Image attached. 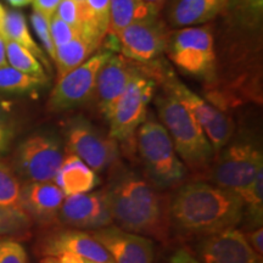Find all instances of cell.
<instances>
[{"instance_id": "6da1fadb", "label": "cell", "mask_w": 263, "mask_h": 263, "mask_svg": "<svg viewBox=\"0 0 263 263\" xmlns=\"http://www.w3.org/2000/svg\"><path fill=\"white\" fill-rule=\"evenodd\" d=\"M104 188L118 228L166 242L170 236L168 203L139 173L116 162Z\"/></svg>"}, {"instance_id": "7a4b0ae2", "label": "cell", "mask_w": 263, "mask_h": 263, "mask_svg": "<svg viewBox=\"0 0 263 263\" xmlns=\"http://www.w3.org/2000/svg\"><path fill=\"white\" fill-rule=\"evenodd\" d=\"M241 196L210 182L195 180L177 188L168 203L170 224L188 235H212L242 221Z\"/></svg>"}, {"instance_id": "3957f363", "label": "cell", "mask_w": 263, "mask_h": 263, "mask_svg": "<svg viewBox=\"0 0 263 263\" xmlns=\"http://www.w3.org/2000/svg\"><path fill=\"white\" fill-rule=\"evenodd\" d=\"M155 107L183 163L193 173L205 176L216 153L195 117L178 99L166 90L156 95Z\"/></svg>"}, {"instance_id": "277c9868", "label": "cell", "mask_w": 263, "mask_h": 263, "mask_svg": "<svg viewBox=\"0 0 263 263\" xmlns=\"http://www.w3.org/2000/svg\"><path fill=\"white\" fill-rule=\"evenodd\" d=\"M134 139L149 182L157 190L177 189L185 183L188 170L174 149L168 132L155 117L147 115Z\"/></svg>"}, {"instance_id": "5b68a950", "label": "cell", "mask_w": 263, "mask_h": 263, "mask_svg": "<svg viewBox=\"0 0 263 263\" xmlns=\"http://www.w3.org/2000/svg\"><path fill=\"white\" fill-rule=\"evenodd\" d=\"M263 172L262 147L249 136H233L215 155L209 179L219 188L241 194Z\"/></svg>"}, {"instance_id": "8992f818", "label": "cell", "mask_w": 263, "mask_h": 263, "mask_svg": "<svg viewBox=\"0 0 263 263\" xmlns=\"http://www.w3.org/2000/svg\"><path fill=\"white\" fill-rule=\"evenodd\" d=\"M177 67L194 76L212 74L216 67L215 37L211 26L200 25L170 32L166 51Z\"/></svg>"}, {"instance_id": "52a82bcc", "label": "cell", "mask_w": 263, "mask_h": 263, "mask_svg": "<svg viewBox=\"0 0 263 263\" xmlns=\"http://www.w3.org/2000/svg\"><path fill=\"white\" fill-rule=\"evenodd\" d=\"M155 80H162L163 90L168 91L174 98L178 99L192 112L197 123L205 132L207 139L210 140L216 154L229 143L235 133V124L228 114L194 93L170 72L166 73L157 72Z\"/></svg>"}, {"instance_id": "ba28073f", "label": "cell", "mask_w": 263, "mask_h": 263, "mask_svg": "<svg viewBox=\"0 0 263 263\" xmlns=\"http://www.w3.org/2000/svg\"><path fill=\"white\" fill-rule=\"evenodd\" d=\"M156 90V81L143 71L128 85L124 93L118 98L111 108L106 120L108 121V134L116 141L129 143L136 138V133L146 120L147 107Z\"/></svg>"}, {"instance_id": "9c48e42d", "label": "cell", "mask_w": 263, "mask_h": 263, "mask_svg": "<svg viewBox=\"0 0 263 263\" xmlns=\"http://www.w3.org/2000/svg\"><path fill=\"white\" fill-rule=\"evenodd\" d=\"M65 137L67 153L80 157L94 172H104L118 162V141L83 116L67 121Z\"/></svg>"}, {"instance_id": "30bf717a", "label": "cell", "mask_w": 263, "mask_h": 263, "mask_svg": "<svg viewBox=\"0 0 263 263\" xmlns=\"http://www.w3.org/2000/svg\"><path fill=\"white\" fill-rule=\"evenodd\" d=\"M64 159L60 138L49 133L33 134L16 149L12 170L26 183L54 182Z\"/></svg>"}, {"instance_id": "8fae6325", "label": "cell", "mask_w": 263, "mask_h": 263, "mask_svg": "<svg viewBox=\"0 0 263 263\" xmlns=\"http://www.w3.org/2000/svg\"><path fill=\"white\" fill-rule=\"evenodd\" d=\"M110 55V51L94 54L83 64L58 80L47 103L48 111L66 112L93 100L98 72Z\"/></svg>"}, {"instance_id": "7c38bea8", "label": "cell", "mask_w": 263, "mask_h": 263, "mask_svg": "<svg viewBox=\"0 0 263 263\" xmlns=\"http://www.w3.org/2000/svg\"><path fill=\"white\" fill-rule=\"evenodd\" d=\"M170 32L167 22L155 15L127 26L114 35L124 58L138 64H147L166 51Z\"/></svg>"}, {"instance_id": "4fadbf2b", "label": "cell", "mask_w": 263, "mask_h": 263, "mask_svg": "<svg viewBox=\"0 0 263 263\" xmlns=\"http://www.w3.org/2000/svg\"><path fill=\"white\" fill-rule=\"evenodd\" d=\"M59 222L78 230H98L112 224L104 189L66 196L59 212Z\"/></svg>"}, {"instance_id": "5bb4252c", "label": "cell", "mask_w": 263, "mask_h": 263, "mask_svg": "<svg viewBox=\"0 0 263 263\" xmlns=\"http://www.w3.org/2000/svg\"><path fill=\"white\" fill-rule=\"evenodd\" d=\"M141 72L134 61L118 55L111 54L104 62L98 72L93 99L105 118L110 115L118 98Z\"/></svg>"}, {"instance_id": "9a60e30c", "label": "cell", "mask_w": 263, "mask_h": 263, "mask_svg": "<svg viewBox=\"0 0 263 263\" xmlns=\"http://www.w3.org/2000/svg\"><path fill=\"white\" fill-rule=\"evenodd\" d=\"M38 252L42 256L71 254L99 263H115L110 254L89 232L78 229H54L38 242Z\"/></svg>"}, {"instance_id": "2e32d148", "label": "cell", "mask_w": 263, "mask_h": 263, "mask_svg": "<svg viewBox=\"0 0 263 263\" xmlns=\"http://www.w3.org/2000/svg\"><path fill=\"white\" fill-rule=\"evenodd\" d=\"M197 255L201 263H262L244 233L236 228L205 236L197 244Z\"/></svg>"}, {"instance_id": "e0dca14e", "label": "cell", "mask_w": 263, "mask_h": 263, "mask_svg": "<svg viewBox=\"0 0 263 263\" xmlns=\"http://www.w3.org/2000/svg\"><path fill=\"white\" fill-rule=\"evenodd\" d=\"M110 254L115 263H153L154 242L146 236L134 234L116 226L89 232Z\"/></svg>"}, {"instance_id": "ac0fdd59", "label": "cell", "mask_w": 263, "mask_h": 263, "mask_svg": "<svg viewBox=\"0 0 263 263\" xmlns=\"http://www.w3.org/2000/svg\"><path fill=\"white\" fill-rule=\"evenodd\" d=\"M65 195L54 182H31L21 186L20 207L39 224L59 222Z\"/></svg>"}, {"instance_id": "d6986e66", "label": "cell", "mask_w": 263, "mask_h": 263, "mask_svg": "<svg viewBox=\"0 0 263 263\" xmlns=\"http://www.w3.org/2000/svg\"><path fill=\"white\" fill-rule=\"evenodd\" d=\"M230 0H167V24L174 28L205 25L228 8Z\"/></svg>"}, {"instance_id": "ffe728a7", "label": "cell", "mask_w": 263, "mask_h": 263, "mask_svg": "<svg viewBox=\"0 0 263 263\" xmlns=\"http://www.w3.org/2000/svg\"><path fill=\"white\" fill-rule=\"evenodd\" d=\"M54 183L65 196L78 195L94 190L100 183L97 172L84 163L80 157L67 153L59 168Z\"/></svg>"}, {"instance_id": "44dd1931", "label": "cell", "mask_w": 263, "mask_h": 263, "mask_svg": "<svg viewBox=\"0 0 263 263\" xmlns=\"http://www.w3.org/2000/svg\"><path fill=\"white\" fill-rule=\"evenodd\" d=\"M100 45L101 43L80 31V34L73 41L57 48L54 59L58 76L57 81L93 57L95 50Z\"/></svg>"}, {"instance_id": "7402d4cb", "label": "cell", "mask_w": 263, "mask_h": 263, "mask_svg": "<svg viewBox=\"0 0 263 263\" xmlns=\"http://www.w3.org/2000/svg\"><path fill=\"white\" fill-rule=\"evenodd\" d=\"M0 34L5 39L17 43L18 45L27 49L33 57L41 62L45 70H48V72H52L49 58H47V54L39 48L37 43L33 41L27 24H26L25 16L21 12L16 11V10L6 11L4 18L0 24Z\"/></svg>"}, {"instance_id": "603a6c76", "label": "cell", "mask_w": 263, "mask_h": 263, "mask_svg": "<svg viewBox=\"0 0 263 263\" xmlns=\"http://www.w3.org/2000/svg\"><path fill=\"white\" fill-rule=\"evenodd\" d=\"M159 15L144 0H110L108 33L116 34L127 26Z\"/></svg>"}, {"instance_id": "cb8c5ba5", "label": "cell", "mask_w": 263, "mask_h": 263, "mask_svg": "<svg viewBox=\"0 0 263 263\" xmlns=\"http://www.w3.org/2000/svg\"><path fill=\"white\" fill-rule=\"evenodd\" d=\"M110 0H85L80 6V31L103 43L108 33Z\"/></svg>"}, {"instance_id": "d4e9b609", "label": "cell", "mask_w": 263, "mask_h": 263, "mask_svg": "<svg viewBox=\"0 0 263 263\" xmlns=\"http://www.w3.org/2000/svg\"><path fill=\"white\" fill-rule=\"evenodd\" d=\"M49 78L27 74L15 70L11 66L0 67V94L31 93L48 84Z\"/></svg>"}, {"instance_id": "484cf974", "label": "cell", "mask_w": 263, "mask_h": 263, "mask_svg": "<svg viewBox=\"0 0 263 263\" xmlns=\"http://www.w3.org/2000/svg\"><path fill=\"white\" fill-rule=\"evenodd\" d=\"M244 202L246 229L251 230L262 227L263 219V172L256 177L254 182L240 194Z\"/></svg>"}, {"instance_id": "4316f807", "label": "cell", "mask_w": 263, "mask_h": 263, "mask_svg": "<svg viewBox=\"0 0 263 263\" xmlns=\"http://www.w3.org/2000/svg\"><path fill=\"white\" fill-rule=\"evenodd\" d=\"M5 44L6 59H8V62L11 67L27 74L39 76V77L47 76L41 62L33 57L27 49L18 45L17 43L9 41V39H5Z\"/></svg>"}, {"instance_id": "83f0119b", "label": "cell", "mask_w": 263, "mask_h": 263, "mask_svg": "<svg viewBox=\"0 0 263 263\" xmlns=\"http://www.w3.org/2000/svg\"><path fill=\"white\" fill-rule=\"evenodd\" d=\"M21 183L14 170L0 161V207H20Z\"/></svg>"}, {"instance_id": "f1b7e54d", "label": "cell", "mask_w": 263, "mask_h": 263, "mask_svg": "<svg viewBox=\"0 0 263 263\" xmlns=\"http://www.w3.org/2000/svg\"><path fill=\"white\" fill-rule=\"evenodd\" d=\"M28 224L29 217L21 207H0V235L16 234Z\"/></svg>"}, {"instance_id": "f546056e", "label": "cell", "mask_w": 263, "mask_h": 263, "mask_svg": "<svg viewBox=\"0 0 263 263\" xmlns=\"http://www.w3.org/2000/svg\"><path fill=\"white\" fill-rule=\"evenodd\" d=\"M31 22L35 33H37L38 38L41 39L43 48H44V50L47 52L49 59H51V60L54 61L57 48H55L54 42H52V38L50 34V20L45 17L44 15L39 14V12L33 10L31 15Z\"/></svg>"}, {"instance_id": "4dcf8cb0", "label": "cell", "mask_w": 263, "mask_h": 263, "mask_svg": "<svg viewBox=\"0 0 263 263\" xmlns=\"http://www.w3.org/2000/svg\"><path fill=\"white\" fill-rule=\"evenodd\" d=\"M50 34L55 48H60L62 45L73 41L80 34V29L67 25L61 18H59L57 15H52L50 18Z\"/></svg>"}, {"instance_id": "1f68e13d", "label": "cell", "mask_w": 263, "mask_h": 263, "mask_svg": "<svg viewBox=\"0 0 263 263\" xmlns=\"http://www.w3.org/2000/svg\"><path fill=\"white\" fill-rule=\"evenodd\" d=\"M0 263H28L27 252L14 239H0Z\"/></svg>"}, {"instance_id": "d6a6232c", "label": "cell", "mask_w": 263, "mask_h": 263, "mask_svg": "<svg viewBox=\"0 0 263 263\" xmlns=\"http://www.w3.org/2000/svg\"><path fill=\"white\" fill-rule=\"evenodd\" d=\"M15 134L14 118L9 108L0 103V154L8 149Z\"/></svg>"}, {"instance_id": "836d02e7", "label": "cell", "mask_w": 263, "mask_h": 263, "mask_svg": "<svg viewBox=\"0 0 263 263\" xmlns=\"http://www.w3.org/2000/svg\"><path fill=\"white\" fill-rule=\"evenodd\" d=\"M54 15L72 27L80 28V6L74 0H61Z\"/></svg>"}, {"instance_id": "e575fe53", "label": "cell", "mask_w": 263, "mask_h": 263, "mask_svg": "<svg viewBox=\"0 0 263 263\" xmlns=\"http://www.w3.org/2000/svg\"><path fill=\"white\" fill-rule=\"evenodd\" d=\"M239 5L244 15L249 17V24L257 25L258 20L262 17L263 0H239Z\"/></svg>"}, {"instance_id": "d590c367", "label": "cell", "mask_w": 263, "mask_h": 263, "mask_svg": "<svg viewBox=\"0 0 263 263\" xmlns=\"http://www.w3.org/2000/svg\"><path fill=\"white\" fill-rule=\"evenodd\" d=\"M61 0H33V10L50 20Z\"/></svg>"}, {"instance_id": "8d00e7d4", "label": "cell", "mask_w": 263, "mask_h": 263, "mask_svg": "<svg viewBox=\"0 0 263 263\" xmlns=\"http://www.w3.org/2000/svg\"><path fill=\"white\" fill-rule=\"evenodd\" d=\"M245 238L248 240V242L254 249V251L257 254L259 257L262 258L263 255V229L262 227H258V228L248 230L246 232Z\"/></svg>"}, {"instance_id": "74e56055", "label": "cell", "mask_w": 263, "mask_h": 263, "mask_svg": "<svg viewBox=\"0 0 263 263\" xmlns=\"http://www.w3.org/2000/svg\"><path fill=\"white\" fill-rule=\"evenodd\" d=\"M41 263H99L91 259L81 257L71 254H62L57 256H45L41 259Z\"/></svg>"}, {"instance_id": "f35d334b", "label": "cell", "mask_w": 263, "mask_h": 263, "mask_svg": "<svg viewBox=\"0 0 263 263\" xmlns=\"http://www.w3.org/2000/svg\"><path fill=\"white\" fill-rule=\"evenodd\" d=\"M168 263H201L193 255H190L186 250L179 249L174 252Z\"/></svg>"}, {"instance_id": "ab89813d", "label": "cell", "mask_w": 263, "mask_h": 263, "mask_svg": "<svg viewBox=\"0 0 263 263\" xmlns=\"http://www.w3.org/2000/svg\"><path fill=\"white\" fill-rule=\"evenodd\" d=\"M147 5L150 6L156 14H160L161 10L164 9V5H166L167 0H144Z\"/></svg>"}, {"instance_id": "60d3db41", "label": "cell", "mask_w": 263, "mask_h": 263, "mask_svg": "<svg viewBox=\"0 0 263 263\" xmlns=\"http://www.w3.org/2000/svg\"><path fill=\"white\" fill-rule=\"evenodd\" d=\"M3 66H8V59H6L5 38L0 34V67Z\"/></svg>"}, {"instance_id": "b9f144b4", "label": "cell", "mask_w": 263, "mask_h": 263, "mask_svg": "<svg viewBox=\"0 0 263 263\" xmlns=\"http://www.w3.org/2000/svg\"><path fill=\"white\" fill-rule=\"evenodd\" d=\"M8 2L15 8H22V6L31 4L33 0H8Z\"/></svg>"}, {"instance_id": "7bdbcfd3", "label": "cell", "mask_w": 263, "mask_h": 263, "mask_svg": "<svg viewBox=\"0 0 263 263\" xmlns=\"http://www.w3.org/2000/svg\"><path fill=\"white\" fill-rule=\"evenodd\" d=\"M5 14H6V10L4 9V6L0 4V24H2V21H3V18H4Z\"/></svg>"}, {"instance_id": "ee69618b", "label": "cell", "mask_w": 263, "mask_h": 263, "mask_svg": "<svg viewBox=\"0 0 263 263\" xmlns=\"http://www.w3.org/2000/svg\"><path fill=\"white\" fill-rule=\"evenodd\" d=\"M74 2L77 3L78 6H82V5H83L84 3H85V0H74Z\"/></svg>"}]
</instances>
